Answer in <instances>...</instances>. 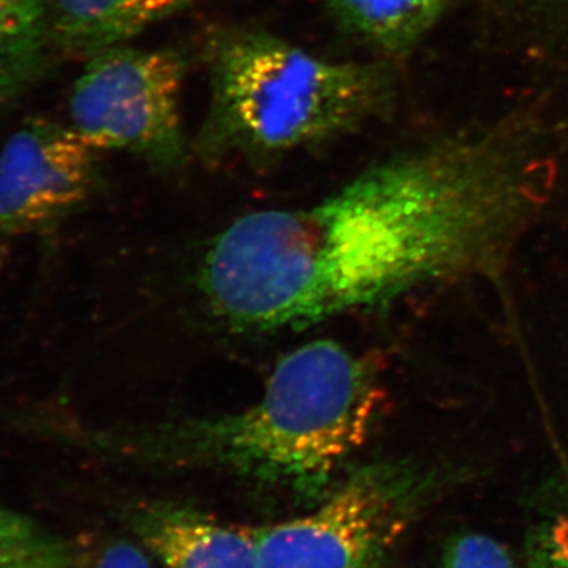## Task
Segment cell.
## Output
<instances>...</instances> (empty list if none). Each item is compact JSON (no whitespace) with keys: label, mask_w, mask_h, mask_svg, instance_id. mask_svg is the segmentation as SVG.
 Returning a JSON list of instances; mask_svg holds the SVG:
<instances>
[{"label":"cell","mask_w":568,"mask_h":568,"mask_svg":"<svg viewBox=\"0 0 568 568\" xmlns=\"http://www.w3.org/2000/svg\"><path fill=\"white\" fill-rule=\"evenodd\" d=\"M549 178L506 130L399 153L320 203L235 220L205 254V297L234 327L280 331L495 271Z\"/></svg>","instance_id":"cell-1"},{"label":"cell","mask_w":568,"mask_h":568,"mask_svg":"<svg viewBox=\"0 0 568 568\" xmlns=\"http://www.w3.org/2000/svg\"><path fill=\"white\" fill-rule=\"evenodd\" d=\"M203 59L209 104L194 145L213 162L342 140L386 114L394 97L384 63L331 61L260 29H213Z\"/></svg>","instance_id":"cell-2"},{"label":"cell","mask_w":568,"mask_h":568,"mask_svg":"<svg viewBox=\"0 0 568 568\" xmlns=\"http://www.w3.org/2000/svg\"><path fill=\"white\" fill-rule=\"evenodd\" d=\"M383 402L376 365L321 339L287 354L254 405L170 440L182 457L317 496L364 446Z\"/></svg>","instance_id":"cell-3"},{"label":"cell","mask_w":568,"mask_h":568,"mask_svg":"<svg viewBox=\"0 0 568 568\" xmlns=\"http://www.w3.org/2000/svg\"><path fill=\"white\" fill-rule=\"evenodd\" d=\"M443 481L407 463L361 467L310 514L257 528L261 568H394L396 549Z\"/></svg>","instance_id":"cell-4"},{"label":"cell","mask_w":568,"mask_h":568,"mask_svg":"<svg viewBox=\"0 0 568 568\" xmlns=\"http://www.w3.org/2000/svg\"><path fill=\"white\" fill-rule=\"evenodd\" d=\"M186 61L159 48H108L85 59L69 97V122L99 151L130 153L160 168L185 159L181 99Z\"/></svg>","instance_id":"cell-5"},{"label":"cell","mask_w":568,"mask_h":568,"mask_svg":"<svg viewBox=\"0 0 568 568\" xmlns=\"http://www.w3.org/2000/svg\"><path fill=\"white\" fill-rule=\"evenodd\" d=\"M100 152L70 122L24 119L0 149V235L50 230L88 203Z\"/></svg>","instance_id":"cell-6"},{"label":"cell","mask_w":568,"mask_h":568,"mask_svg":"<svg viewBox=\"0 0 568 568\" xmlns=\"http://www.w3.org/2000/svg\"><path fill=\"white\" fill-rule=\"evenodd\" d=\"M132 529L162 568H261L257 528L226 525L194 508L142 507Z\"/></svg>","instance_id":"cell-7"},{"label":"cell","mask_w":568,"mask_h":568,"mask_svg":"<svg viewBox=\"0 0 568 568\" xmlns=\"http://www.w3.org/2000/svg\"><path fill=\"white\" fill-rule=\"evenodd\" d=\"M203 0H48L55 50L74 59L130 43Z\"/></svg>","instance_id":"cell-8"},{"label":"cell","mask_w":568,"mask_h":568,"mask_svg":"<svg viewBox=\"0 0 568 568\" xmlns=\"http://www.w3.org/2000/svg\"><path fill=\"white\" fill-rule=\"evenodd\" d=\"M343 31L387 58L406 54L435 29L452 0H324Z\"/></svg>","instance_id":"cell-9"},{"label":"cell","mask_w":568,"mask_h":568,"mask_svg":"<svg viewBox=\"0 0 568 568\" xmlns=\"http://www.w3.org/2000/svg\"><path fill=\"white\" fill-rule=\"evenodd\" d=\"M55 51L48 0H0V106L36 89Z\"/></svg>","instance_id":"cell-10"},{"label":"cell","mask_w":568,"mask_h":568,"mask_svg":"<svg viewBox=\"0 0 568 568\" xmlns=\"http://www.w3.org/2000/svg\"><path fill=\"white\" fill-rule=\"evenodd\" d=\"M0 568H80V552L33 519L0 506Z\"/></svg>","instance_id":"cell-11"},{"label":"cell","mask_w":568,"mask_h":568,"mask_svg":"<svg viewBox=\"0 0 568 568\" xmlns=\"http://www.w3.org/2000/svg\"><path fill=\"white\" fill-rule=\"evenodd\" d=\"M526 552L529 568H568V481L534 521Z\"/></svg>","instance_id":"cell-12"},{"label":"cell","mask_w":568,"mask_h":568,"mask_svg":"<svg viewBox=\"0 0 568 568\" xmlns=\"http://www.w3.org/2000/svg\"><path fill=\"white\" fill-rule=\"evenodd\" d=\"M443 568H518L514 555L495 537L480 532L457 534L447 541Z\"/></svg>","instance_id":"cell-13"},{"label":"cell","mask_w":568,"mask_h":568,"mask_svg":"<svg viewBox=\"0 0 568 568\" xmlns=\"http://www.w3.org/2000/svg\"><path fill=\"white\" fill-rule=\"evenodd\" d=\"M80 568H152L148 552L133 541L108 538L80 552Z\"/></svg>","instance_id":"cell-14"},{"label":"cell","mask_w":568,"mask_h":568,"mask_svg":"<svg viewBox=\"0 0 568 568\" xmlns=\"http://www.w3.org/2000/svg\"><path fill=\"white\" fill-rule=\"evenodd\" d=\"M534 3H540V6L547 7V6H555V3L559 2H568V0H532Z\"/></svg>","instance_id":"cell-15"}]
</instances>
